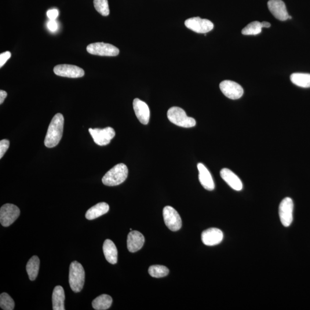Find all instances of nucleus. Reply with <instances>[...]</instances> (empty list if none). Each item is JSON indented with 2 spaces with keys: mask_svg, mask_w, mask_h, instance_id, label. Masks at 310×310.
Here are the masks:
<instances>
[{
  "mask_svg": "<svg viewBox=\"0 0 310 310\" xmlns=\"http://www.w3.org/2000/svg\"><path fill=\"white\" fill-rule=\"evenodd\" d=\"M64 118L61 114L54 116L50 124L45 140L47 148H53L60 143L63 135Z\"/></svg>",
  "mask_w": 310,
  "mask_h": 310,
  "instance_id": "1",
  "label": "nucleus"
},
{
  "mask_svg": "<svg viewBox=\"0 0 310 310\" xmlns=\"http://www.w3.org/2000/svg\"><path fill=\"white\" fill-rule=\"evenodd\" d=\"M127 175L128 169L127 166L123 163H120L106 173L102 182L108 186H118L126 180Z\"/></svg>",
  "mask_w": 310,
  "mask_h": 310,
  "instance_id": "2",
  "label": "nucleus"
},
{
  "mask_svg": "<svg viewBox=\"0 0 310 310\" xmlns=\"http://www.w3.org/2000/svg\"><path fill=\"white\" fill-rule=\"evenodd\" d=\"M85 280V272L81 264L78 261H73L69 271V284L71 290L78 293L83 289Z\"/></svg>",
  "mask_w": 310,
  "mask_h": 310,
  "instance_id": "3",
  "label": "nucleus"
},
{
  "mask_svg": "<svg viewBox=\"0 0 310 310\" xmlns=\"http://www.w3.org/2000/svg\"><path fill=\"white\" fill-rule=\"evenodd\" d=\"M167 118L171 123L179 126L192 127L196 125L195 119L188 117L184 109L180 107H174L169 109Z\"/></svg>",
  "mask_w": 310,
  "mask_h": 310,
  "instance_id": "4",
  "label": "nucleus"
},
{
  "mask_svg": "<svg viewBox=\"0 0 310 310\" xmlns=\"http://www.w3.org/2000/svg\"><path fill=\"white\" fill-rule=\"evenodd\" d=\"M86 49L89 54L99 56L116 57L120 53L119 49L116 47L105 43L90 44Z\"/></svg>",
  "mask_w": 310,
  "mask_h": 310,
  "instance_id": "5",
  "label": "nucleus"
},
{
  "mask_svg": "<svg viewBox=\"0 0 310 310\" xmlns=\"http://www.w3.org/2000/svg\"><path fill=\"white\" fill-rule=\"evenodd\" d=\"M20 214L19 208L13 204L7 203L0 209V222L4 227H9Z\"/></svg>",
  "mask_w": 310,
  "mask_h": 310,
  "instance_id": "6",
  "label": "nucleus"
},
{
  "mask_svg": "<svg viewBox=\"0 0 310 310\" xmlns=\"http://www.w3.org/2000/svg\"><path fill=\"white\" fill-rule=\"evenodd\" d=\"M294 202L289 197L283 199L279 207L281 222L284 227H289L293 221Z\"/></svg>",
  "mask_w": 310,
  "mask_h": 310,
  "instance_id": "7",
  "label": "nucleus"
},
{
  "mask_svg": "<svg viewBox=\"0 0 310 310\" xmlns=\"http://www.w3.org/2000/svg\"><path fill=\"white\" fill-rule=\"evenodd\" d=\"M89 131L94 143L100 146L108 145L116 135L115 129L111 127L104 129L89 128Z\"/></svg>",
  "mask_w": 310,
  "mask_h": 310,
  "instance_id": "8",
  "label": "nucleus"
},
{
  "mask_svg": "<svg viewBox=\"0 0 310 310\" xmlns=\"http://www.w3.org/2000/svg\"><path fill=\"white\" fill-rule=\"evenodd\" d=\"M163 214L165 224L171 231L176 232L181 228L182 219L174 208L170 206H166L164 208Z\"/></svg>",
  "mask_w": 310,
  "mask_h": 310,
  "instance_id": "9",
  "label": "nucleus"
},
{
  "mask_svg": "<svg viewBox=\"0 0 310 310\" xmlns=\"http://www.w3.org/2000/svg\"><path fill=\"white\" fill-rule=\"evenodd\" d=\"M186 27L198 34H206L213 30L214 24L211 21L199 17H192L185 22Z\"/></svg>",
  "mask_w": 310,
  "mask_h": 310,
  "instance_id": "10",
  "label": "nucleus"
},
{
  "mask_svg": "<svg viewBox=\"0 0 310 310\" xmlns=\"http://www.w3.org/2000/svg\"><path fill=\"white\" fill-rule=\"evenodd\" d=\"M222 93L229 99L238 100L243 96L244 89L239 83L229 80H225L220 84Z\"/></svg>",
  "mask_w": 310,
  "mask_h": 310,
  "instance_id": "11",
  "label": "nucleus"
},
{
  "mask_svg": "<svg viewBox=\"0 0 310 310\" xmlns=\"http://www.w3.org/2000/svg\"><path fill=\"white\" fill-rule=\"evenodd\" d=\"M55 74L62 77L71 78H81L85 75L82 68L71 64H60L54 68Z\"/></svg>",
  "mask_w": 310,
  "mask_h": 310,
  "instance_id": "12",
  "label": "nucleus"
},
{
  "mask_svg": "<svg viewBox=\"0 0 310 310\" xmlns=\"http://www.w3.org/2000/svg\"><path fill=\"white\" fill-rule=\"evenodd\" d=\"M224 239L223 233L217 228H210L204 231L201 235L202 243L207 246H214L220 244Z\"/></svg>",
  "mask_w": 310,
  "mask_h": 310,
  "instance_id": "13",
  "label": "nucleus"
},
{
  "mask_svg": "<svg viewBox=\"0 0 310 310\" xmlns=\"http://www.w3.org/2000/svg\"><path fill=\"white\" fill-rule=\"evenodd\" d=\"M268 9L273 16L280 21L289 19L285 3L282 0H269L268 2Z\"/></svg>",
  "mask_w": 310,
  "mask_h": 310,
  "instance_id": "14",
  "label": "nucleus"
},
{
  "mask_svg": "<svg viewBox=\"0 0 310 310\" xmlns=\"http://www.w3.org/2000/svg\"><path fill=\"white\" fill-rule=\"evenodd\" d=\"M133 107L135 115L139 122L144 125H147L150 119V110L148 105L138 98H135Z\"/></svg>",
  "mask_w": 310,
  "mask_h": 310,
  "instance_id": "15",
  "label": "nucleus"
},
{
  "mask_svg": "<svg viewBox=\"0 0 310 310\" xmlns=\"http://www.w3.org/2000/svg\"><path fill=\"white\" fill-rule=\"evenodd\" d=\"M144 242V237L140 232L132 231L127 235V249L131 253L136 252L143 247Z\"/></svg>",
  "mask_w": 310,
  "mask_h": 310,
  "instance_id": "16",
  "label": "nucleus"
},
{
  "mask_svg": "<svg viewBox=\"0 0 310 310\" xmlns=\"http://www.w3.org/2000/svg\"><path fill=\"white\" fill-rule=\"evenodd\" d=\"M220 175L222 180L232 188L238 191L242 190L243 185L242 181L231 170L228 169H222Z\"/></svg>",
  "mask_w": 310,
  "mask_h": 310,
  "instance_id": "17",
  "label": "nucleus"
},
{
  "mask_svg": "<svg viewBox=\"0 0 310 310\" xmlns=\"http://www.w3.org/2000/svg\"><path fill=\"white\" fill-rule=\"evenodd\" d=\"M197 168L199 171V180L200 184L207 190L213 191L215 188V185L209 171L202 163H198Z\"/></svg>",
  "mask_w": 310,
  "mask_h": 310,
  "instance_id": "18",
  "label": "nucleus"
},
{
  "mask_svg": "<svg viewBox=\"0 0 310 310\" xmlns=\"http://www.w3.org/2000/svg\"><path fill=\"white\" fill-rule=\"evenodd\" d=\"M103 251L105 257L109 263L115 264L118 262V251L112 241L109 239L105 241Z\"/></svg>",
  "mask_w": 310,
  "mask_h": 310,
  "instance_id": "19",
  "label": "nucleus"
},
{
  "mask_svg": "<svg viewBox=\"0 0 310 310\" xmlns=\"http://www.w3.org/2000/svg\"><path fill=\"white\" fill-rule=\"evenodd\" d=\"M109 206L105 202L98 203L87 211L85 216L88 220H93L107 213Z\"/></svg>",
  "mask_w": 310,
  "mask_h": 310,
  "instance_id": "20",
  "label": "nucleus"
},
{
  "mask_svg": "<svg viewBox=\"0 0 310 310\" xmlns=\"http://www.w3.org/2000/svg\"><path fill=\"white\" fill-rule=\"evenodd\" d=\"M53 309L54 310H64L65 294L63 288L61 286L55 287L53 293Z\"/></svg>",
  "mask_w": 310,
  "mask_h": 310,
  "instance_id": "21",
  "label": "nucleus"
},
{
  "mask_svg": "<svg viewBox=\"0 0 310 310\" xmlns=\"http://www.w3.org/2000/svg\"><path fill=\"white\" fill-rule=\"evenodd\" d=\"M113 302L111 296L107 294H103L94 299L92 302V306L94 310H105L111 308Z\"/></svg>",
  "mask_w": 310,
  "mask_h": 310,
  "instance_id": "22",
  "label": "nucleus"
},
{
  "mask_svg": "<svg viewBox=\"0 0 310 310\" xmlns=\"http://www.w3.org/2000/svg\"><path fill=\"white\" fill-rule=\"evenodd\" d=\"M40 260L37 256H32L27 262V272L30 280H35L38 275Z\"/></svg>",
  "mask_w": 310,
  "mask_h": 310,
  "instance_id": "23",
  "label": "nucleus"
},
{
  "mask_svg": "<svg viewBox=\"0 0 310 310\" xmlns=\"http://www.w3.org/2000/svg\"><path fill=\"white\" fill-rule=\"evenodd\" d=\"M291 81L295 85L304 88L310 87V74L305 73H294L290 76Z\"/></svg>",
  "mask_w": 310,
  "mask_h": 310,
  "instance_id": "24",
  "label": "nucleus"
},
{
  "mask_svg": "<svg viewBox=\"0 0 310 310\" xmlns=\"http://www.w3.org/2000/svg\"><path fill=\"white\" fill-rule=\"evenodd\" d=\"M148 272L153 278H161L169 274V269L165 266L155 265L149 268Z\"/></svg>",
  "mask_w": 310,
  "mask_h": 310,
  "instance_id": "25",
  "label": "nucleus"
},
{
  "mask_svg": "<svg viewBox=\"0 0 310 310\" xmlns=\"http://www.w3.org/2000/svg\"><path fill=\"white\" fill-rule=\"evenodd\" d=\"M262 28L260 22L255 21L248 24L245 28L243 29L242 32L244 35H257L260 34Z\"/></svg>",
  "mask_w": 310,
  "mask_h": 310,
  "instance_id": "26",
  "label": "nucleus"
},
{
  "mask_svg": "<svg viewBox=\"0 0 310 310\" xmlns=\"http://www.w3.org/2000/svg\"><path fill=\"white\" fill-rule=\"evenodd\" d=\"M94 6L97 12L103 16H108L110 13L108 0H94Z\"/></svg>",
  "mask_w": 310,
  "mask_h": 310,
  "instance_id": "27",
  "label": "nucleus"
},
{
  "mask_svg": "<svg viewBox=\"0 0 310 310\" xmlns=\"http://www.w3.org/2000/svg\"><path fill=\"white\" fill-rule=\"evenodd\" d=\"M14 302L9 295L5 293L0 295V307L4 310H13L14 308Z\"/></svg>",
  "mask_w": 310,
  "mask_h": 310,
  "instance_id": "28",
  "label": "nucleus"
},
{
  "mask_svg": "<svg viewBox=\"0 0 310 310\" xmlns=\"http://www.w3.org/2000/svg\"><path fill=\"white\" fill-rule=\"evenodd\" d=\"M9 141L3 139L0 141V159H2L9 147Z\"/></svg>",
  "mask_w": 310,
  "mask_h": 310,
  "instance_id": "29",
  "label": "nucleus"
},
{
  "mask_svg": "<svg viewBox=\"0 0 310 310\" xmlns=\"http://www.w3.org/2000/svg\"><path fill=\"white\" fill-rule=\"evenodd\" d=\"M11 57V53L9 52H6L0 54V67H2L5 64Z\"/></svg>",
  "mask_w": 310,
  "mask_h": 310,
  "instance_id": "30",
  "label": "nucleus"
},
{
  "mask_svg": "<svg viewBox=\"0 0 310 310\" xmlns=\"http://www.w3.org/2000/svg\"><path fill=\"white\" fill-rule=\"evenodd\" d=\"M47 15L50 20H56L59 15V11L56 9H50L47 12Z\"/></svg>",
  "mask_w": 310,
  "mask_h": 310,
  "instance_id": "31",
  "label": "nucleus"
},
{
  "mask_svg": "<svg viewBox=\"0 0 310 310\" xmlns=\"http://www.w3.org/2000/svg\"><path fill=\"white\" fill-rule=\"evenodd\" d=\"M47 27L49 29V30L52 32H56L58 28V25L57 22L56 20H50L47 24Z\"/></svg>",
  "mask_w": 310,
  "mask_h": 310,
  "instance_id": "32",
  "label": "nucleus"
},
{
  "mask_svg": "<svg viewBox=\"0 0 310 310\" xmlns=\"http://www.w3.org/2000/svg\"><path fill=\"white\" fill-rule=\"evenodd\" d=\"M8 96V94L4 90H0V104H2L4 101L6 97Z\"/></svg>",
  "mask_w": 310,
  "mask_h": 310,
  "instance_id": "33",
  "label": "nucleus"
},
{
  "mask_svg": "<svg viewBox=\"0 0 310 310\" xmlns=\"http://www.w3.org/2000/svg\"><path fill=\"white\" fill-rule=\"evenodd\" d=\"M261 26L262 28H269L271 26V24L267 21L261 22Z\"/></svg>",
  "mask_w": 310,
  "mask_h": 310,
  "instance_id": "34",
  "label": "nucleus"
}]
</instances>
